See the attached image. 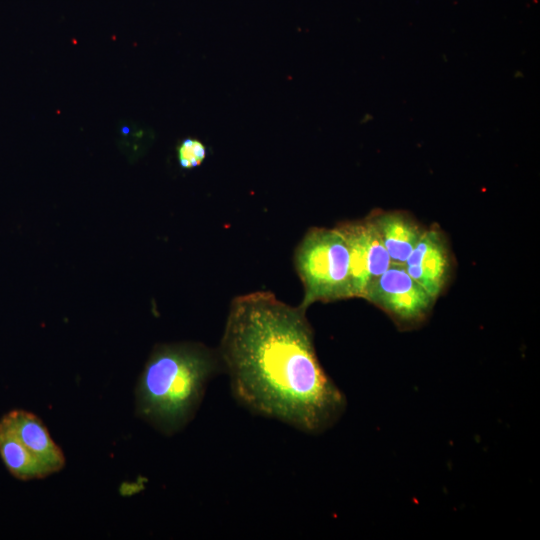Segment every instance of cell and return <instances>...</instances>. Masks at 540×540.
<instances>
[{
  "instance_id": "obj_10",
  "label": "cell",
  "mask_w": 540,
  "mask_h": 540,
  "mask_svg": "<svg viewBox=\"0 0 540 540\" xmlns=\"http://www.w3.org/2000/svg\"><path fill=\"white\" fill-rule=\"evenodd\" d=\"M364 220L368 235L369 276L371 284V282L382 275L392 265V262L374 224L368 216Z\"/></svg>"
},
{
  "instance_id": "obj_9",
  "label": "cell",
  "mask_w": 540,
  "mask_h": 540,
  "mask_svg": "<svg viewBox=\"0 0 540 540\" xmlns=\"http://www.w3.org/2000/svg\"><path fill=\"white\" fill-rule=\"evenodd\" d=\"M0 456L8 471L17 479H41L51 472L21 443L7 421L0 419Z\"/></svg>"
},
{
  "instance_id": "obj_1",
  "label": "cell",
  "mask_w": 540,
  "mask_h": 540,
  "mask_svg": "<svg viewBox=\"0 0 540 540\" xmlns=\"http://www.w3.org/2000/svg\"><path fill=\"white\" fill-rule=\"evenodd\" d=\"M233 398L252 414L318 435L346 410L316 355L306 309L269 291L236 296L217 349Z\"/></svg>"
},
{
  "instance_id": "obj_6",
  "label": "cell",
  "mask_w": 540,
  "mask_h": 540,
  "mask_svg": "<svg viewBox=\"0 0 540 540\" xmlns=\"http://www.w3.org/2000/svg\"><path fill=\"white\" fill-rule=\"evenodd\" d=\"M26 449L41 462L51 474L65 465L61 448L54 442L40 418L28 411L11 410L3 416Z\"/></svg>"
},
{
  "instance_id": "obj_8",
  "label": "cell",
  "mask_w": 540,
  "mask_h": 540,
  "mask_svg": "<svg viewBox=\"0 0 540 540\" xmlns=\"http://www.w3.org/2000/svg\"><path fill=\"white\" fill-rule=\"evenodd\" d=\"M336 228L343 236L349 252L352 297L364 298L370 284L365 220L340 223Z\"/></svg>"
},
{
  "instance_id": "obj_5",
  "label": "cell",
  "mask_w": 540,
  "mask_h": 540,
  "mask_svg": "<svg viewBox=\"0 0 540 540\" xmlns=\"http://www.w3.org/2000/svg\"><path fill=\"white\" fill-rule=\"evenodd\" d=\"M407 273L436 300L452 271L450 248L438 228L425 229L404 265Z\"/></svg>"
},
{
  "instance_id": "obj_11",
  "label": "cell",
  "mask_w": 540,
  "mask_h": 540,
  "mask_svg": "<svg viewBox=\"0 0 540 540\" xmlns=\"http://www.w3.org/2000/svg\"><path fill=\"white\" fill-rule=\"evenodd\" d=\"M177 158L183 169L195 168L206 158V147L198 139L186 138L177 147Z\"/></svg>"
},
{
  "instance_id": "obj_2",
  "label": "cell",
  "mask_w": 540,
  "mask_h": 540,
  "mask_svg": "<svg viewBox=\"0 0 540 540\" xmlns=\"http://www.w3.org/2000/svg\"><path fill=\"white\" fill-rule=\"evenodd\" d=\"M223 372L217 350L198 342L157 344L136 387V412L165 435L196 415L209 381Z\"/></svg>"
},
{
  "instance_id": "obj_7",
  "label": "cell",
  "mask_w": 540,
  "mask_h": 540,
  "mask_svg": "<svg viewBox=\"0 0 540 540\" xmlns=\"http://www.w3.org/2000/svg\"><path fill=\"white\" fill-rule=\"evenodd\" d=\"M392 264L404 266L425 229L408 214L399 211L374 212L369 216Z\"/></svg>"
},
{
  "instance_id": "obj_3",
  "label": "cell",
  "mask_w": 540,
  "mask_h": 540,
  "mask_svg": "<svg viewBox=\"0 0 540 540\" xmlns=\"http://www.w3.org/2000/svg\"><path fill=\"white\" fill-rule=\"evenodd\" d=\"M294 265L304 288V309L352 298L349 252L336 227L309 229L294 251Z\"/></svg>"
},
{
  "instance_id": "obj_4",
  "label": "cell",
  "mask_w": 540,
  "mask_h": 540,
  "mask_svg": "<svg viewBox=\"0 0 540 540\" xmlns=\"http://www.w3.org/2000/svg\"><path fill=\"white\" fill-rule=\"evenodd\" d=\"M364 299L381 308L404 328L421 323L435 302L404 266L394 264L371 282Z\"/></svg>"
}]
</instances>
